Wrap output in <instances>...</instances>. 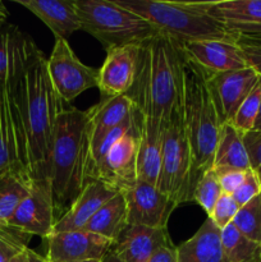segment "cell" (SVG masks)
Listing matches in <instances>:
<instances>
[{"instance_id":"cell-1","label":"cell","mask_w":261,"mask_h":262,"mask_svg":"<svg viewBox=\"0 0 261 262\" xmlns=\"http://www.w3.org/2000/svg\"><path fill=\"white\" fill-rule=\"evenodd\" d=\"M46 61L42 51L33 42L19 76V104L27 132L33 181L49 178L56 120L64 109V102L49 77Z\"/></svg>"},{"instance_id":"cell-2","label":"cell","mask_w":261,"mask_h":262,"mask_svg":"<svg viewBox=\"0 0 261 262\" xmlns=\"http://www.w3.org/2000/svg\"><path fill=\"white\" fill-rule=\"evenodd\" d=\"M90 136L86 112L64 107L56 120L49 165L56 220L63 216L90 182Z\"/></svg>"},{"instance_id":"cell-3","label":"cell","mask_w":261,"mask_h":262,"mask_svg":"<svg viewBox=\"0 0 261 262\" xmlns=\"http://www.w3.org/2000/svg\"><path fill=\"white\" fill-rule=\"evenodd\" d=\"M182 113L194 166L200 176L212 166L222 122L207 86L206 73L186 54Z\"/></svg>"},{"instance_id":"cell-4","label":"cell","mask_w":261,"mask_h":262,"mask_svg":"<svg viewBox=\"0 0 261 262\" xmlns=\"http://www.w3.org/2000/svg\"><path fill=\"white\" fill-rule=\"evenodd\" d=\"M120 7L136 13L155 26L159 32L184 45L191 41L237 38L206 12L207 2L165 0H115Z\"/></svg>"},{"instance_id":"cell-5","label":"cell","mask_w":261,"mask_h":262,"mask_svg":"<svg viewBox=\"0 0 261 262\" xmlns=\"http://www.w3.org/2000/svg\"><path fill=\"white\" fill-rule=\"evenodd\" d=\"M82 31L100 41L105 51L142 45L159 33L145 18L120 7L115 0H74Z\"/></svg>"},{"instance_id":"cell-6","label":"cell","mask_w":261,"mask_h":262,"mask_svg":"<svg viewBox=\"0 0 261 262\" xmlns=\"http://www.w3.org/2000/svg\"><path fill=\"white\" fill-rule=\"evenodd\" d=\"M183 123L182 104L163 120V145L158 188L177 206L193 201V191L200 179Z\"/></svg>"},{"instance_id":"cell-7","label":"cell","mask_w":261,"mask_h":262,"mask_svg":"<svg viewBox=\"0 0 261 262\" xmlns=\"http://www.w3.org/2000/svg\"><path fill=\"white\" fill-rule=\"evenodd\" d=\"M146 43L153 110L163 122L182 104L186 51L182 43L160 32Z\"/></svg>"},{"instance_id":"cell-8","label":"cell","mask_w":261,"mask_h":262,"mask_svg":"<svg viewBox=\"0 0 261 262\" xmlns=\"http://www.w3.org/2000/svg\"><path fill=\"white\" fill-rule=\"evenodd\" d=\"M46 67L54 90L66 104L99 83V69L82 63L64 38H55Z\"/></svg>"},{"instance_id":"cell-9","label":"cell","mask_w":261,"mask_h":262,"mask_svg":"<svg viewBox=\"0 0 261 262\" xmlns=\"http://www.w3.org/2000/svg\"><path fill=\"white\" fill-rule=\"evenodd\" d=\"M56 223L50 179H35L31 192L18 206L7 225L25 233L46 239Z\"/></svg>"},{"instance_id":"cell-10","label":"cell","mask_w":261,"mask_h":262,"mask_svg":"<svg viewBox=\"0 0 261 262\" xmlns=\"http://www.w3.org/2000/svg\"><path fill=\"white\" fill-rule=\"evenodd\" d=\"M122 193L127 202L128 225L166 229L171 212L178 207L158 186L140 179Z\"/></svg>"},{"instance_id":"cell-11","label":"cell","mask_w":261,"mask_h":262,"mask_svg":"<svg viewBox=\"0 0 261 262\" xmlns=\"http://www.w3.org/2000/svg\"><path fill=\"white\" fill-rule=\"evenodd\" d=\"M140 147V124L135 114V125L112 147L97 168L94 179L118 192L137 182V156Z\"/></svg>"},{"instance_id":"cell-12","label":"cell","mask_w":261,"mask_h":262,"mask_svg":"<svg viewBox=\"0 0 261 262\" xmlns=\"http://www.w3.org/2000/svg\"><path fill=\"white\" fill-rule=\"evenodd\" d=\"M45 255L49 262L101 261L112 251L114 242L86 229L53 233L46 239Z\"/></svg>"},{"instance_id":"cell-13","label":"cell","mask_w":261,"mask_h":262,"mask_svg":"<svg viewBox=\"0 0 261 262\" xmlns=\"http://www.w3.org/2000/svg\"><path fill=\"white\" fill-rule=\"evenodd\" d=\"M206 77L222 124L232 122L238 107L260 82L258 74L250 67L240 71L206 74Z\"/></svg>"},{"instance_id":"cell-14","label":"cell","mask_w":261,"mask_h":262,"mask_svg":"<svg viewBox=\"0 0 261 262\" xmlns=\"http://www.w3.org/2000/svg\"><path fill=\"white\" fill-rule=\"evenodd\" d=\"M206 12L235 38L261 37V0L207 2Z\"/></svg>"},{"instance_id":"cell-15","label":"cell","mask_w":261,"mask_h":262,"mask_svg":"<svg viewBox=\"0 0 261 262\" xmlns=\"http://www.w3.org/2000/svg\"><path fill=\"white\" fill-rule=\"evenodd\" d=\"M140 49L141 45H127L106 51L97 83L102 97L120 96L129 91L136 78Z\"/></svg>"},{"instance_id":"cell-16","label":"cell","mask_w":261,"mask_h":262,"mask_svg":"<svg viewBox=\"0 0 261 262\" xmlns=\"http://www.w3.org/2000/svg\"><path fill=\"white\" fill-rule=\"evenodd\" d=\"M183 49L187 56L206 74L240 71L248 67L235 41H191L184 43Z\"/></svg>"},{"instance_id":"cell-17","label":"cell","mask_w":261,"mask_h":262,"mask_svg":"<svg viewBox=\"0 0 261 262\" xmlns=\"http://www.w3.org/2000/svg\"><path fill=\"white\" fill-rule=\"evenodd\" d=\"M173 246L168 230L145 225H127L113 246L123 262H147L159 250Z\"/></svg>"},{"instance_id":"cell-18","label":"cell","mask_w":261,"mask_h":262,"mask_svg":"<svg viewBox=\"0 0 261 262\" xmlns=\"http://www.w3.org/2000/svg\"><path fill=\"white\" fill-rule=\"evenodd\" d=\"M117 193V189L112 188L104 182L97 181V179L90 181L82 189L76 201L73 202L71 209L56 220L53 233L84 229L97 210Z\"/></svg>"},{"instance_id":"cell-19","label":"cell","mask_w":261,"mask_h":262,"mask_svg":"<svg viewBox=\"0 0 261 262\" xmlns=\"http://www.w3.org/2000/svg\"><path fill=\"white\" fill-rule=\"evenodd\" d=\"M42 20L55 38H67L82 30L74 0H15Z\"/></svg>"},{"instance_id":"cell-20","label":"cell","mask_w":261,"mask_h":262,"mask_svg":"<svg viewBox=\"0 0 261 262\" xmlns=\"http://www.w3.org/2000/svg\"><path fill=\"white\" fill-rule=\"evenodd\" d=\"M133 109H135V102L125 94L114 97H102L99 104L87 110L90 150L97 145L107 132L114 129L127 118H129Z\"/></svg>"},{"instance_id":"cell-21","label":"cell","mask_w":261,"mask_h":262,"mask_svg":"<svg viewBox=\"0 0 261 262\" xmlns=\"http://www.w3.org/2000/svg\"><path fill=\"white\" fill-rule=\"evenodd\" d=\"M177 262H225L222 230L210 217L189 239L177 247Z\"/></svg>"},{"instance_id":"cell-22","label":"cell","mask_w":261,"mask_h":262,"mask_svg":"<svg viewBox=\"0 0 261 262\" xmlns=\"http://www.w3.org/2000/svg\"><path fill=\"white\" fill-rule=\"evenodd\" d=\"M211 168L216 170L219 169L248 170L251 168L247 150L243 142V133L233 127L230 123L222 125Z\"/></svg>"},{"instance_id":"cell-23","label":"cell","mask_w":261,"mask_h":262,"mask_svg":"<svg viewBox=\"0 0 261 262\" xmlns=\"http://www.w3.org/2000/svg\"><path fill=\"white\" fill-rule=\"evenodd\" d=\"M127 215V202L124 194L118 192L97 210L84 229L115 242L123 229L128 225Z\"/></svg>"},{"instance_id":"cell-24","label":"cell","mask_w":261,"mask_h":262,"mask_svg":"<svg viewBox=\"0 0 261 262\" xmlns=\"http://www.w3.org/2000/svg\"><path fill=\"white\" fill-rule=\"evenodd\" d=\"M33 179L9 169L0 173V224L7 225L23 200L30 194Z\"/></svg>"},{"instance_id":"cell-25","label":"cell","mask_w":261,"mask_h":262,"mask_svg":"<svg viewBox=\"0 0 261 262\" xmlns=\"http://www.w3.org/2000/svg\"><path fill=\"white\" fill-rule=\"evenodd\" d=\"M28 40L19 28L7 20L0 22V84H5L22 58Z\"/></svg>"},{"instance_id":"cell-26","label":"cell","mask_w":261,"mask_h":262,"mask_svg":"<svg viewBox=\"0 0 261 262\" xmlns=\"http://www.w3.org/2000/svg\"><path fill=\"white\" fill-rule=\"evenodd\" d=\"M225 262H261V245L243 235L233 223L222 229Z\"/></svg>"},{"instance_id":"cell-27","label":"cell","mask_w":261,"mask_h":262,"mask_svg":"<svg viewBox=\"0 0 261 262\" xmlns=\"http://www.w3.org/2000/svg\"><path fill=\"white\" fill-rule=\"evenodd\" d=\"M9 169H14L30 176L20 164L17 143L10 125L7 101H5L4 86L0 84V173Z\"/></svg>"},{"instance_id":"cell-28","label":"cell","mask_w":261,"mask_h":262,"mask_svg":"<svg viewBox=\"0 0 261 262\" xmlns=\"http://www.w3.org/2000/svg\"><path fill=\"white\" fill-rule=\"evenodd\" d=\"M233 224L243 235L261 245V193L240 207Z\"/></svg>"},{"instance_id":"cell-29","label":"cell","mask_w":261,"mask_h":262,"mask_svg":"<svg viewBox=\"0 0 261 262\" xmlns=\"http://www.w3.org/2000/svg\"><path fill=\"white\" fill-rule=\"evenodd\" d=\"M222 193L223 191L216 171L214 168H210L205 170L197 181L193 191V201H196L205 210L207 216H210Z\"/></svg>"},{"instance_id":"cell-30","label":"cell","mask_w":261,"mask_h":262,"mask_svg":"<svg viewBox=\"0 0 261 262\" xmlns=\"http://www.w3.org/2000/svg\"><path fill=\"white\" fill-rule=\"evenodd\" d=\"M260 102H261V77L260 82L256 84L255 89L251 91V94L246 97L245 101L241 104L238 107L237 113H235L234 118L230 122V124L234 128H237L240 132L245 133L253 130L255 127L256 119H257L258 110H260Z\"/></svg>"},{"instance_id":"cell-31","label":"cell","mask_w":261,"mask_h":262,"mask_svg":"<svg viewBox=\"0 0 261 262\" xmlns=\"http://www.w3.org/2000/svg\"><path fill=\"white\" fill-rule=\"evenodd\" d=\"M31 238L9 225L0 224V262H12L15 256L28 248Z\"/></svg>"},{"instance_id":"cell-32","label":"cell","mask_w":261,"mask_h":262,"mask_svg":"<svg viewBox=\"0 0 261 262\" xmlns=\"http://www.w3.org/2000/svg\"><path fill=\"white\" fill-rule=\"evenodd\" d=\"M238 210H240V206L233 199L232 194L222 193V196L219 197L214 209H212L211 215L207 217H210L214 222V224L222 230L230 223H233V219L237 215Z\"/></svg>"},{"instance_id":"cell-33","label":"cell","mask_w":261,"mask_h":262,"mask_svg":"<svg viewBox=\"0 0 261 262\" xmlns=\"http://www.w3.org/2000/svg\"><path fill=\"white\" fill-rule=\"evenodd\" d=\"M261 193V182L258 178L257 173H256L253 169H248L246 171V177L243 179L242 184L238 187L237 191L232 194L233 199L235 200V202L238 204V206L242 207L243 205H246L247 202H250L251 200L255 199L256 196Z\"/></svg>"},{"instance_id":"cell-34","label":"cell","mask_w":261,"mask_h":262,"mask_svg":"<svg viewBox=\"0 0 261 262\" xmlns=\"http://www.w3.org/2000/svg\"><path fill=\"white\" fill-rule=\"evenodd\" d=\"M235 42L240 46L247 66L252 68L258 77H261V37L241 36Z\"/></svg>"},{"instance_id":"cell-35","label":"cell","mask_w":261,"mask_h":262,"mask_svg":"<svg viewBox=\"0 0 261 262\" xmlns=\"http://www.w3.org/2000/svg\"><path fill=\"white\" fill-rule=\"evenodd\" d=\"M246 150H247L248 159H250L251 169L257 173L261 182V132L251 130L243 135Z\"/></svg>"},{"instance_id":"cell-36","label":"cell","mask_w":261,"mask_h":262,"mask_svg":"<svg viewBox=\"0 0 261 262\" xmlns=\"http://www.w3.org/2000/svg\"><path fill=\"white\" fill-rule=\"evenodd\" d=\"M215 171L217 174V179H219L223 193L233 194L237 191L238 187L242 184L247 170H237V169H219V170H216L215 169Z\"/></svg>"},{"instance_id":"cell-37","label":"cell","mask_w":261,"mask_h":262,"mask_svg":"<svg viewBox=\"0 0 261 262\" xmlns=\"http://www.w3.org/2000/svg\"><path fill=\"white\" fill-rule=\"evenodd\" d=\"M147 262H177V247L173 245L161 248Z\"/></svg>"},{"instance_id":"cell-38","label":"cell","mask_w":261,"mask_h":262,"mask_svg":"<svg viewBox=\"0 0 261 262\" xmlns=\"http://www.w3.org/2000/svg\"><path fill=\"white\" fill-rule=\"evenodd\" d=\"M12 262H49L42 255H38L36 251L31 250L30 247L23 250L19 255L15 256Z\"/></svg>"},{"instance_id":"cell-39","label":"cell","mask_w":261,"mask_h":262,"mask_svg":"<svg viewBox=\"0 0 261 262\" xmlns=\"http://www.w3.org/2000/svg\"><path fill=\"white\" fill-rule=\"evenodd\" d=\"M101 262H123V261L120 260V258L118 257V256L115 255V253L113 252V250H112L109 253H107L106 256H105L104 258H102Z\"/></svg>"},{"instance_id":"cell-40","label":"cell","mask_w":261,"mask_h":262,"mask_svg":"<svg viewBox=\"0 0 261 262\" xmlns=\"http://www.w3.org/2000/svg\"><path fill=\"white\" fill-rule=\"evenodd\" d=\"M8 15H9V13H8L7 8H5V5L0 2V22H3V20H7Z\"/></svg>"},{"instance_id":"cell-41","label":"cell","mask_w":261,"mask_h":262,"mask_svg":"<svg viewBox=\"0 0 261 262\" xmlns=\"http://www.w3.org/2000/svg\"><path fill=\"white\" fill-rule=\"evenodd\" d=\"M253 130H257V132H261V102H260V110H258L257 119H256L255 127H253Z\"/></svg>"},{"instance_id":"cell-42","label":"cell","mask_w":261,"mask_h":262,"mask_svg":"<svg viewBox=\"0 0 261 262\" xmlns=\"http://www.w3.org/2000/svg\"><path fill=\"white\" fill-rule=\"evenodd\" d=\"M78 262H101L100 260H87V261H78Z\"/></svg>"}]
</instances>
